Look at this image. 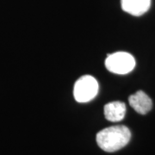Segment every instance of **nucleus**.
<instances>
[{
    "label": "nucleus",
    "instance_id": "obj_1",
    "mask_svg": "<svg viewBox=\"0 0 155 155\" xmlns=\"http://www.w3.org/2000/svg\"><path fill=\"white\" fill-rule=\"evenodd\" d=\"M131 139L129 128L123 125L106 127L99 131L97 136V143L100 148L107 153H114L127 146Z\"/></svg>",
    "mask_w": 155,
    "mask_h": 155
},
{
    "label": "nucleus",
    "instance_id": "obj_2",
    "mask_svg": "<svg viewBox=\"0 0 155 155\" xmlns=\"http://www.w3.org/2000/svg\"><path fill=\"white\" fill-rule=\"evenodd\" d=\"M135 60L126 52H116L108 54L105 60V67L108 71L116 74H127L135 67Z\"/></svg>",
    "mask_w": 155,
    "mask_h": 155
},
{
    "label": "nucleus",
    "instance_id": "obj_3",
    "mask_svg": "<svg viewBox=\"0 0 155 155\" xmlns=\"http://www.w3.org/2000/svg\"><path fill=\"white\" fill-rule=\"evenodd\" d=\"M98 83L94 77L84 75L74 84L73 96L78 103H87L94 98L98 93Z\"/></svg>",
    "mask_w": 155,
    "mask_h": 155
},
{
    "label": "nucleus",
    "instance_id": "obj_4",
    "mask_svg": "<svg viewBox=\"0 0 155 155\" xmlns=\"http://www.w3.org/2000/svg\"><path fill=\"white\" fill-rule=\"evenodd\" d=\"M128 103L134 110L140 115H146L153 108L152 99L143 91H138L128 97Z\"/></svg>",
    "mask_w": 155,
    "mask_h": 155
},
{
    "label": "nucleus",
    "instance_id": "obj_5",
    "mask_svg": "<svg viewBox=\"0 0 155 155\" xmlns=\"http://www.w3.org/2000/svg\"><path fill=\"white\" fill-rule=\"evenodd\" d=\"M121 5L125 12L139 17L149 10L151 0H121Z\"/></svg>",
    "mask_w": 155,
    "mask_h": 155
},
{
    "label": "nucleus",
    "instance_id": "obj_6",
    "mask_svg": "<svg viewBox=\"0 0 155 155\" xmlns=\"http://www.w3.org/2000/svg\"><path fill=\"white\" fill-rule=\"evenodd\" d=\"M126 105L120 101H114L104 106V116L110 122H116L122 121L125 117Z\"/></svg>",
    "mask_w": 155,
    "mask_h": 155
}]
</instances>
